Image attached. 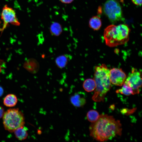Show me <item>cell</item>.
I'll return each mask as SVG.
<instances>
[{"mask_svg": "<svg viewBox=\"0 0 142 142\" xmlns=\"http://www.w3.org/2000/svg\"><path fill=\"white\" fill-rule=\"evenodd\" d=\"M89 130L90 135L100 141H106L121 136L122 130L120 121L107 114L100 115L98 119L90 125Z\"/></svg>", "mask_w": 142, "mask_h": 142, "instance_id": "obj_1", "label": "cell"}, {"mask_svg": "<svg viewBox=\"0 0 142 142\" xmlns=\"http://www.w3.org/2000/svg\"><path fill=\"white\" fill-rule=\"evenodd\" d=\"M94 79L96 87L92 99L96 102L103 101L105 96L110 89L111 83L110 70L105 64L95 67Z\"/></svg>", "mask_w": 142, "mask_h": 142, "instance_id": "obj_2", "label": "cell"}, {"mask_svg": "<svg viewBox=\"0 0 142 142\" xmlns=\"http://www.w3.org/2000/svg\"><path fill=\"white\" fill-rule=\"evenodd\" d=\"M130 30L127 25L111 24L105 29L104 38L105 44L110 47L123 44L128 41Z\"/></svg>", "mask_w": 142, "mask_h": 142, "instance_id": "obj_3", "label": "cell"}, {"mask_svg": "<svg viewBox=\"0 0 142 142\" xmlns=\"http://www.w3.org/2000/svg\"><path fill=\"white\" fill-rule=\"evenodd\" d=\"M3 123L5 129L13 132L25 124L24 115L18 108L9 109L4 112L3 116Z\"/></svg>", "mask_w": 142, "mask_h": 142, "instance_id": "obj_4", "label": "cell"}, {"mask_svg": "<svg viewBox=\"0 0 142 142\" xmlns=\"http://www.w3.org/2000/svg\"><path fill=\"white\" fill-rule=\"evenodd\" d=\"M104 13L110 21L115 23L123 20L122 12L120 5L116 0H108L103 6Z\"/></svg>", "mask_w": 142, "mask_h": 142, "instance_id": "obj_5", "label": "cell"}, {"mask_svg": "<svg viewBox=\"0 0 142 142\" xmlns=\"http://www.w3.org/2000/svg\"><path fill=\"white\" fill-rule=\"evenodd\" d=\"M141 73L136 69L133 68L124 82L132 88L133 95L139 94L140 92L142 85Z\"/></svg>", "mask_w": 142, "mask_h": 142, "instance_id": "obj_6", "label": "cell"}, {"mask_svg": "<svg viewBox=\"0 0 142 142\" xmlns=\"http://www.w3.org/2000/svg\"><path fill=\"white\" fill-rule=\"evenodd\" d=\"M1 18L3 22V26L1 30V31L6 28L9 23L16 26H19L20 25L14 11L7 5L3 8Z\"/></svg>", "mask_w": 142, "mask_h": 142, "instance_id": "obj_7", "label": "cell"}, {"mask_svg": "<svg viewBox=\"0 0 142 142\" xmlns=\"http://www.w3.org/2000/svg\"><path fill=\"white\" fill-rule=\"evenodd\" d=\"M110 78L111 83L116 85L121 86L126 76L121 69L114 68L110 70Z\"/></svg>", "mask_w": 142, "mask_h": 142, "instance_id": "obj_8", "label": "cell"}, {"mask_svg": "<svg viewBox=\"0 0 142 142\" xmlns=\"http://www.w3.org/2000/svg\"><path fill=\"white\" fill-rule=\"evenodd\" d=\"M71 103L75 106L79 107L84 106L86 103V100L79 93L75 94L70 98Z\"/></svg>", "mask_w": 142, "mask_h": 142, "instance_id": "obj_9", "label": "cell"}, {"mask_svg": "<svg viewBox=\"0 0 142 142\" xmlns=\"http://www.w3.org/2000/svg\"><path fill=\"white\" fill-rule=\"evenodd\" d=\"M18 102L17 98L15 95L13 94H9L4 98L3 103L6 106L11 107L14 106L17 104Z\"/></svg>", "mask_w": 142, "mask_h": 142, "instance_id": "obj_10", "label": "cell"}, {"mask_svg": "<svg viewBox=\"0 0 142 142\" xmlns=\"http://www.w3.org/2000/svg\"><path fill=\"white\" fill-rule=\"evenodd\" d=\"M70 56L69 55L64 54L57 57L55 60V62L58 67L60 68L65 67L71 58Z\"/></svg>", "mask_w": 142, "mask_h": 142, "instance_id": "obj_11", "label": "cell"}, {"mask_svg": "<svg viewBox=\"0 0 142 142\" xmlns=\"http://www.w3.org/2000/svg\"><path fill=\"white\" fill-rule=\"evenodd\" d=\"M27 129L24 126L16 129L14 132L16 138L20 140L25 139L28 136Z\"/></svg>", "mask_w": 142, "mask_h": 142, "instance_id": "obj_12", "label": "cell"}, {"mask_svg": "<svg viewBox=\"0 0 142 142\" xmlns=\"http://www.w3.org/2000/svg\"><path fill=\"white\" fill-rule=\"evenodd\" d=\"M102 24L101 20L98 16L92 17L89 20V27L94 30H98L100 28Z\"/></svg>", "mask_w": 142, "mask_h": 142, "instance_id": "obj_13", "label": "cell"}, {"mask_svg": "<svg viewBox=\"0 0 142 142\" xmlns=\"http://www.w3.org/2000/svg\"><path fill=\"white\" fill-rule=\"evenodd\" d=\"M49 31L52 35L55 36H59L62 32V26L58 22H53L50 26Z\"/></svg>", "mask_w": 142, "mask_h": 142, "instance_id": "obj_14", "label": "cell"}, {"mask_svg": "<svg viewBox=\"0 0 142 142\" xmlns=\"http://www.w3.org/2000/svg\"><path fill=\"white\" fill-rule=\"evenodd\" d=\"M83 87L84 90L88 92L94 90L96 87V84L94 79L91 78L86 79L84 82Z\"/></svg>", "mask_w": 142, "mask_h": 142, "instance_id": "obj_15", "label": "cell"}, {"mask_svg": "<svg viewBox=\"0 0 142 142\" xmlns=\"http://www.w3.org/2000/svg\"><path fill=\"white\" fill-rule=\"evenodd\" d=\"M122 87L120 89L116 91L117 93H120L126 96L133 94V91L132 88L125 82L123 84Z\"/></svg>", "mask_w": 142, "mask_h": 142, "instance_id": "obj_16", "label": "cell"}, {"mask_svg": "<svg viewBox=\"0 0 142 142\" xmlns=\"http://www.w3.org/2000/svg\"><path fill=\"white\" fill-rule=\"evenodd\" d=\"M100 115L96 110H92L89 111L87 113V117L88 120L90 122L93 123L96 121Z\"/></svg>", "mask_w": 142, "mask_h": 142, "instance_id": "obj_17", "label": "cell"}, {"mask_svg": "<svg viewBox=\"0 0 142 142\" xmlns=\"http://www.w3.org/2000/svg\"><path fill=\"white\" fill-rule=\"evenodd\" d=\"M134 4L137 6H141L142 4V0H131Z\"/></svg>", "mask_w": 142, "mask_h": 142, "instance_id": "obj_18", "label": "cell"}, {"mask_svg": "<svg viewBox=\"0 0 142 142\" xmlns=\"http://www.w3.org/2000/svg\"><path fill=\"white\" fill-rule=\"evenodd\" d=\"M62 3L68 4L72 3L74 0H59Z\"/></svg>", "mask_w": 142, "mask_h": 142, "instance_id": "obj_19", "label": "cell"}, {"mask_svg": "<svg viewBox=\"0 0 142 142\" xmlns=\"http://www.w3.org/2000/svg\"><path fill=\"white\" fill-rule=\"evenodd\" d=\"M4 113V108L2 106H0V119L3 117Z\"/></svg>", "mask_w": 142, "mask_h": 142, "instance_id": "obj_20", "label": "cell"}, {"mask_svg": "<svg viewBox=\"0 0 142 142\" xmlns=\"http://www.w3.org/2000/svg\"><path fill=\"white\" fill-rule=\"evenodd\" d=\"M3 93V88L0 86V97L1 96Z\"/></svg>", "mask_w": 142, "mask_h": 142, "instance_id": "obj_21", "label": "cell"}, {"mask_svg": "<svg viewBox=\"0 0 142 142\" xmlns=\"http://www.w3.org/2000/svg\"><path fill=\"white\" fill-rule=\"evenodd\" d=\"M1 70H2L1 67V65H0V73H1Z\"/></svg>", "mask_w": 142, "mask_h": 142, "instance_id": "obj_22", "label": "cell"}]
</instances>
